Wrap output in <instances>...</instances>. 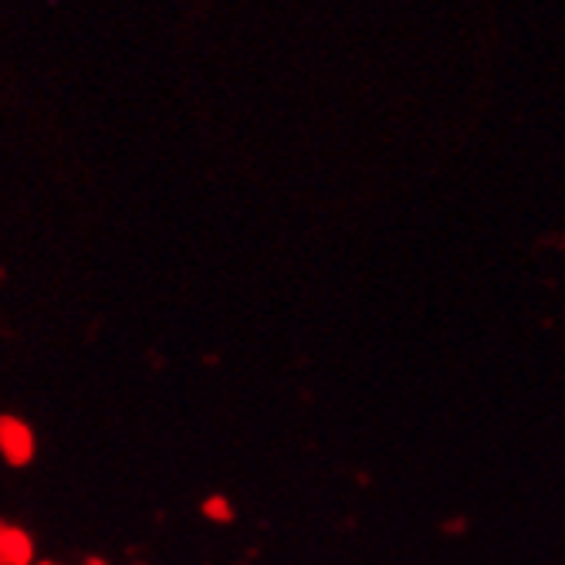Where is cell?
Instances as JSON below:
<instances>
[{"label": "cell", "mask_w": 565, "mask_h": 565, "mask_svg": "<svg viewBox=\"0 0 565 565\" xmlns=\"http://www.w3.org/2000/svg\"><path fill=\"white\" fill-rule=\"evenodd\" d=\"M0 447H4L8 460L11 465H24V460L31 457V434L24 424L4 417V430H0Z\"/></svg>", "instance_id": "6da1fadb"}, {"label": "cell", "mask_w": 565, "mask_h": 565, "mask_svg": "<svg viewBox=\"0 0 565 565\" xmlns=\"http://www.w3.org/2000/svg\"><path fill=\"white\" fill-rule=\"evenodd\" d=\"M227 504L224 501H207V515H217V519H231V511H224Z\"/></svg>", "instance_id": "7a4b0ae2"}]
</instances>
